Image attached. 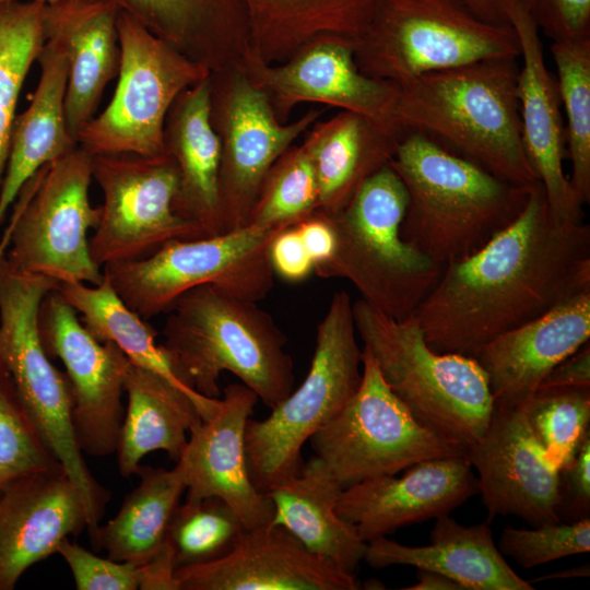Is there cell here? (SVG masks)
<instances>
[{"label":"cell","instance_id":"6da1fadb","mask_svg":"<svg viewBox=\"0 0 590 590\" xmlns=\"http://www.w3.org/2000/svg\"><path fill=\"white\" fill-rule=\"evenodd\" d=\"M590 290V226L556 224L540 182L508 226L445 266L413 317L439 353L473 357L497 335Z\"/></svg>","mask_w":590,"mask_h":590},{"label":"cell","instance_id":"7a4b0ae2","mask_svg":"<svg viewBox=\"0 0 590 590\" xmlns=\"http://www.w3.org/2000/svg\"><path fill=\"white\" fill-rule=\"evenodd\" d=\"M518 58L486 59L428 72L398 85L394 117L493 175L540 182L521 139Z\"/></svg>","mask_w":590,"mask_h":590},{"label":"cell","instance_id":"3957f363","mask_svg":"<svg viewBox=\"0 0 590 590\" xmlns=\"http://www.w3.org/2000/svg\"><path fill=\"white\" fill-rule=\"evenodd\" d=\"M389 165L408 194L402 238L445 268L517 219L531 187L506 181L420 131H405Z\"/></svg>","mask_w":590,"mask_h":590},{"label":"cell","instance_id":"277c9868","mask_svg":"<svg viewBox=\"0 0 590 590\" xmlns=\"http://www.w3.org/2000/svg\"><path fill=\"white\" fill-rule=\"evenodd\" d=\"M257 304L208 284L176 299L166 312L163 345L185 386L220 398V378L228 371L271 409L293 391L287 338Z\"/></svg>","mask_w":590,"mask_h":590},{"label":"cell","instance_id":"5b68a950","mask_svg":"<svg viewBox=\"0 0 590 590\" xmlns=\"http://www.w3.org/2000/svg\"><path fill=\"white\" fill-rule=\"evenodd\" d=\"M405 187L388 164L370 176L337 214L326 215L335 234L332 258L314 272L350 281L361 299L394 318L412 317L444 268L401 236Z\"/></svg>","mask_w":590,"mask_h":590},{"label":"cell","instance_id":"8992f818","mask_svg":"<svg viewBox=\"0 0 590 590\" xmlns=\"http://www.w3.org/2000/svg\"><path fill=\"white\" fill-rule=\"evenodd\" d=\"M353 316L363 347L420 423L465 449L480 439L494 402L475 358L433 350L413 316L394 319L361 298Z\"/></svg>","mask_w":590,"mask_h":590},{"label":"cell","instance_id":"52a82bcc","mask_svg":"<svg viewBox=\"0 0 590 590\" xmlns=\"http://www.w3.org/2000/svg\"><path fill=\"white\" fill-rule=\"evenodd\" d=\"M58 282L0 261V362L47 448L78 488L86 511L91 543L110 492L90 472L72 425V394L64 373L46 353L37 317L43 298Z\"/></svg>","mask_w":590,"mask_h":590},{"label":"cell","instance_id":"ba28073f","mask_svg":"<svg viewBox=\"0 0 590 590\" xmlns=\"http://www.w3.org/2000/svg\"><path fill=\"white\" fill-rule=\"evenodd\" d=\"M353 303L335 292L316 333L306 378L272 408L264 420L249 418L245 441L251 482L261 493L296 475L302 448L356 392L362 380V350L356 341Z\"/></svg>","mask_w":590,"mask_h":590},{"label":"cell","instance_id":"9c48e42d","mask_svg":"<svg viewBox=\"0 0 590 590\" xmlns=\"http://www.w3.org/2000/svg\"><path fill=\"white\" fill-rule=\"evenodd\" d=\"M354 57L364 74L399 85L471 62L519 58L520 46L511 25L489 23L461 0H377Z\"/></svg>","mask_w":590,"mask_h":590},{"label":"cell","instance_id":"30bf717a","mask_svg":"<svg viewBox=\"0 0 590 590\" xmlns=\"http://www.w3.org/2000/svg\"><path fill=\"white\" fill-rule=\"evenodd\" d=\"M279 228L251 224L196 239H177L146 258L103 267L123 303L144 320L166 314L184 293L213 285L260 302L272 291L269 249Z\"/></svg>","mask_w":590,"mask_h":590},{"label":"cell","instance_id":"8fae6325","mask_svg":"<svg viewBox=\"0 0 590 590\" xmlns=\"http://www.w3.org/2000/svg\"><path fill=\"white\" fill-rule=\"evenodd\" d=\"M92 180V155L79 145L43 166L11 208L8 263L59 284L101 283L103 269L91 256L88 238L99 219V206L90 201Z\"/></svg>","mask_w":590,"mask_h":590},{"label":"cell","instance_id":"7c38bea8","mask_svg":"<svg viewBox=\"0 0 590 590\" xmlns=\"http://www.w3.org/2000/svg\"><path fill=\"white\" fill-rule=\"evenodd\" d=\"M308 441L342 488L396 475L424 460L467 455L463 446L413 416L390 390L365 347L358 389Z\"/></svg>","mask_w":590,"mask_h":590},{"label":"cell","instance_id":"4fadbf2b","mask_svg":"<svg viewBox=\"0 0 590 590\" xmlns=\"http://www.w3.org/2000/svg\"><path fill=\"white\" fill-rule=\"evenodd\" d=\"M117 31L120 67L114 95L80 130L78 145L91 155H164V127L173 103L211 71L122 11Z\"/></svg>","mask_w":590,"mask_h":590},{"label":"cell","instance_id":"5bb4252c","mask_svg":"<svg viewBox=\"0 0 590 590\" xmlns=\"http://www.w3.org/2000/svg\"><path fill=\"white\" fill-rule=\"evenodd\" d=\"M92 176L103 203L90 250L102 269L146 258L172 240L205 237L174 210L178 174L167 154L92 155Z\"/></svg>","mask_w":590,"mask_h":590},{"label":"cell","instance_id":"9a60e30c","mask_svg":"<svg viewBox=\"0 0 590 590\" xmlns=\"http://www.w3.org/2000/svg\"><path fill=\"white\" fill-rule=\"evenodd\" d=\"M321 115L283 123L267 94L241 70L211 73V119L222 141L221 233L246 226L266 176Z\"/></svg>","mask_w":590,"mask_h":590},{"label":"cell","instance_id":"2e32d148","mask_svg":"<svg viewBox=\"0 0 590 590\" xmlns=\"http://www.w3.org/2000/svg\"><path fill=\"white\" fill-rule=\"evenodd\" d=\"M37 324L46 353L66 369L81 451L94 457L115 453L125 416L129 358L114 343L97 340L57 288L43 298Z\"/></svg>","mask_w":590,"mask_h":590},{"label":"cell","instance_id":"e0dca14e","mask_svg":"<svg viewBox=\"0 0 590 590\" xmlns=\"http://www.w3.org/2000/svg\"><path fill=\"white\" fill-rule=\"evenodd\" d=\"M238 69L267 94L281 121L293 106L315 102L357 114L398 140L404 134L394 117L398 85L364 74L351 45L316 43L280 64L249 52Z\"/></svg>","mask_w":590,"mask_h":590},{"label":"cell","instance_id":"ac0fdd59","mask_svg":"<svg viewBox=\"0 0 590 590\" xmlns=\"http://www.w3.org/2000/svg\"><path fill=\"white\" fill-rule=\"evenodd\" d=\"M477 472L487 522L516 516L533 527L559 522L558 471L545 456L522 405L494 406L483 435L467 449Z\"/></svg>","mask_w":590,"mask_h":590},{"label":"cell","instance_id":"d6986e66","mask_svg":"<svg viewBox=\"0 0 590 590\" xmlns=\"http://www.w3.org/2000/svg\"><path fill=\"white\" fill-rule=\"evenodd\" d=\"M258 400L245 385H228L215 413L190 430L177 461L185 474L186 500L219 497L247 529L268 524L274 516L271 498L255 487L247 465L245 432Z\"/></svg>","mask_w":590,"mask_h":590},{"label":"cell","instance_id":"ffe728a7","mask_svg":"<svg viewBox=\"0 0 590 590\" xmlns=\"http://www.w3.org/2000/svg\"><path fill=\"white\" fill-rule=\"evenodd\" d=\"M179 590H356V575L310 552L287 529H245L224 557L175 570Z\"/></svg>","mask_w":590,"mask_h":590},{"label":"cell","instance_id":"44dd1931","mask_svg":"<svg viewBox=\"0 0 590 590\" xmlns=\"http://www.w3.org/2000/svg\"><path fill=\"white\" fill-rule=\"evenodd\" d=\"M400 477L382 475L343 488L335 506L368 541L397 529L449 515L479 493L465 456L424 460Z\"/></svg>","mask_w":590,"mask_h":590},{"label":"cell","instance_id":"7402d4cb","mask_svg":"<svg viewBox=\"0 0 590 590\" xmlns=\"http://www.w3.org/2000/svg\"><path fill=\"white\" fill-rule=\"evenodd\" d=\"M510 25L522 58L518 97L526 154L543 187L553 221L565 226L580 224L583 204L563 167L566 131L556 78L546 67L539 30L518 2Z\"/></svg>","mask_w":590,"mask_h":590},{"label":"cell","instance_id":"603a6c76","mask_svg":"<svg viewBox=\"0 0 590 590\" xmlns=\"http://www.w3.org/2000/svg\"><path fill=\"white\" fill-rule=\"evenodd\" d=\"M590 338V290L504 332L477 350L494 406L528 402L545 376Z\"/></svg>","mask_w":590,"mask_h":590},{"label":"cell","instance_id":"cb8c5ba5","mask_svg":"<svg viewBox=\"0 0 590 590\" xmlns=\"http://www.w3.org/2000/svg\"><path fill=\"white\" fill-rule=\"evenodd\" d=\"M87 528L82 497L62 465L27 475L0 498V590Z\"/></svg>","mask_w":590,"mask_h":590},{"label":"cell","instance_id":"d4e9b609","mask_svg":"<svg viewBox=\"0 0 590 590\" xmlns=\"http://www.w3.org/2000/svg\"><path fill=\"white\" fill-rule=\"evenodd\" d=\"M119 11L111 0H62L45 5V37L58 40L67 56L64 114L75 142L95 116L107 84L118 75Z\"/></svg>","mask_w":590,"mask_h":590},{"label":"cell","instance_id":"484cf974","mask_svg":"<svg viewBox=\"0 0 590 590\" xmlns=\"http://www.w3.org/2000/svg\"><path fill=\"white\" fill-rule=\"evenodd\" d=\"M164 145L178 174L175 212L204 236L220 234L222 141L211 119V75L175 99L165 121Z\"/></svg>","mask_w":590,"mask_h":590},{"label":"cell","instance_id":"4316f807","mask_svg":"<svg viewBox=\"0 0 590 590\" xmlns=\"http://www.w3.org/2000/svg\"><path fill=\"white\" fill-rule=\"evenodd\" d=\"M430 543L408 546L387 536L367 542L364 560L374 569L409 565L445 575L464 590H532L496 546L488 523L464 526L449 515L435 519Z\"/></svg>","mask_w":590,"mask_h":590},{"label":"cell","instance_id":"83f0119b","mask_svg":"<svg viewBox=\"0 0 590 590\" xmlns=\"http://www.w3.org/2000/svg\"><path fill=\"white\" fill-rule=\"evenodd\" d=\"M118 9L211 73L238 68L250 51L239 0H111Z\"/></svg>","mask_w":590,"mask_h":590},{"label":"cell","instance_id":"f1b7e54d","mask_svg":"<svg viewBox=\"0 0 590 590\" xmlns=\"http://www.w3.org/2000/svg\"><path fill=\"white\" fill-rule=\"evenodd\" d=\"M250 51L267 64H280L304 48L335 42L354 48L377 0H239Z\"/></svg>","mask_w":590,"mask_h":590},{"label":"cell","instance_id":"f546056e","mask_svg":"<svg viewBox=\"0 0 590 590\" xmlns=\"http://www.w3.org/2000/svg\"><path fill=\"white\" fill-rule=\"evenodd\" d=\"M40 74L27 108L15 117L8 163L0 186V229L24 185L45 165L78 146L64 114L68 61L56 39L38 56Z\"/></svg>","mask_w":590,"mask_h":590},{"label":"cell","instance_id":"4dcf8cb0","mask_svg":"<svg viewBox=\"0 0 590 590\" xmlns=\"http://www.w3.org/2000/svg\"><path fill=\"white\" fill-rule=\"evenodd\" d=\"M342 489L327 464L314 456L267 494L274 506L272 523L287 529L310 552L356 575L367 543L335 510Z\"/></svg>","mask_w":590,"mask_h":590},{"label":"cell","instance_id":"1f68e13d","mask_svg":"<svg viewBox=\"0 0 590 590\" xmlns=\"http://www.w3.org/2000/svg\"><path fill=\"white\" fill-rule=\"evenodd\" d=\"M125 392L128 404L116 448L119 473L135 474L140 461L155 450L178 461L190 430L201 421L196 401L164 377L130 362Z\"/></svg>","mask_w":590,"mask_h":590},{"label":"cell","instance_id":"d6a6232c","mask_svg":"<svg viewBox=\"0 0 590 590\" xmlns=\"http://www.w3.org/2000/svg\"><path fill=\"white\" fill-rule=\"evenodd\" d=\"M318 127L304 145L318 182L317 212L334 215L370 176L390 163L400 140L347 110Z\"/></svg>","mask_w":590,"mask_h":590},{"label":"cell","instance_id":"836d02e7","mask_svg":"<svg viewBox=\"0 0 590 590\" xmlns=\"http://www.w3.org/2000/svg\"><path fill=\"white\" fill-rule=\"evenodd\" d=\"M57 290L97 340L114 343L132 364L186 391L196 401L202 420L215 413L220 398L201 396L180 381L166 349L156 343L155 330L123 303L105 275L96 285L60 283Z\"/></svg>","mask_w":590,"mask_h":590},{"label":"cell","instance_id":"e575fe53","mask_svg":"<svg viewBox=\"0 0 590 590\" xmlns=\"http://www.w3.org/2000/svg\"><path fill=\"white\" fill-rule=\"evenodd\" d=\"M140 482L125 498L117 515L99 526L92 545L107 557L142 566L165 546L167 531L186 492L181 465L172 470L140 464Z\"/></svg>","mask_w":590,"mask_h":590},{"label":"cell","instance_id":"d590c367","mask_svg":"<svg viewBox=\"0 0 590 590\" xmlns=\"http://www.w3.org/2000/svg\"><path fill=\"white\" fill-rule=\"evenodd\" d=\"M37 0L0 3V186L4 176L19 97L46 42Z\"/></svg>","mask_w":590,"mask_h":590},{"label":"cell","instance_id":"8d00e7d4","mask_svg":"<svg viewBox=\"0 0 590 590\" xmlns=\"http://www.w3.org/2000/svg\"><path fill=\"white\" fill-rule=\"evenodd\" d=\"M560 105L567 125L566 151L571 187L582 204L590 201V38L553 42Z\"/></svg>","mask_w":590,"mask_h":590},{"label":"cell","instance_id":"74e56055","mask_svg":"<svg viewBox=\"0 0 590 590\" xmlns=\"http://www.w3.org/2000/svg\"><path fill=\"white\" fill-rule=\"evenodd\" d=\"M246 527L219 497L185 500L170 520L166 543L175 569L217 560L227 555Z\"/></svg>","mask_w":590,"mask_h":590},{"label":"cell","instance_id":"f35d334b","mask_svg":"<svg viewBox=\"0 0 590 590\" xmlns=\"http://www.w3.org/2000/svg\"><path fill=\"white\" fill-rule=\"evenodd\" d=\"M319 206L318 182L305 145L286 151L260 188L248 224L284 229L312 215Z\"/></svg>","mask_w":590,"mask_h":590},{"label":"cell","instance_id":"ab89813d","mask_svg":"<svg viewBox=\"0 0 590 590\" xmlns=\"http://www.w3.org/2000/svg\"><path fill=\"white\" fill-rule=\"evenodd\" d=\"M522 406L546 458L560 469L590 430V389H539Z\"/></svg>","mask_w":590,"mask_h":590},{"label":"cell","instance_id":"60d3db41","mask_svg":"<svg viewBox=\"0 0 590 590\" xmlns=\"http://www.w3.org/2000/svg\"><path fill=\"white\" fill-rule=\"evenodd\" d=\"M59 465L0 362V498L21 479Z\"/></svg>","mask_w":590,"mask_h":590},{"label":"cell","instance_id":"b9f144b4","mask_svg":"<svg viewBox=\"0 0 590 590\" xmlns=\"http://www.w3.org/2000/svg\"><path fill=\"white\" fill-rule=\"evenodd\" d=\"M503 555L532 568L590 551V518L576 522L546 523L534 529L506 527L498 541Z\"/></svg>","mask_w":590,"mask_h":590},{"label":"cell","instance_id":"7bdbcfd3","mask_svg":"<svg viewBox=\"0 0 590 590\" xmlns=\"http://www.w3.org/2000/svg\"><path fill=\"white\" fill-rule=\"evenodd\" d=\"M57 553L69 566L78 590L140 589L141 566L137 564L99 557L68 538Z\"/></svg>","mask_w":590,"mask_h":590},{"label":"cell","instance_id":"ee69618b","mask_svg":"<svg viewBox=\"0 0 590 590\" xmlns=\"http://www.w3.org/2000/svg\"><path fill=\"white\" fill-rule=\"evenodd\" d=\"M553 42L590 38V0H517Z\"/></svg>","mask_w":590,"mask_h":590},{"label":"cell","instance_id":"f6af8a7d","mask_svg":"<svg viewBox=\"0 0 590 590\" xmlns=\"http://www.w3.org/2000/svg\"><path fill=\"white\" fill-rule=\"evenodd\" d=\"M557 516L563 522L590 518V430L558 471Z\"/></svg>","mask_w":590,"mask_h":590},{"label":"cell","instance_id":"bcb514c9","mask_svg":"<svg viewBox=\"0 0 590 590\" xmlns=\"http://www.w3.org/2000/svg\"><path fill=\"white\" fill-rule=\"evenodd\" d=\"M269 257L274 273L290 282L307 279L315 269L295 226L284 228L275 235L270 245Z\"/></svg>","mask_w":590,"mask_h":590},{"label":"cell","instance_id":"7dc6e473","mask_svg":"<svg viewBox=\"0 0 590 590\" xmlns=\"http://www.w3.org/2000/svg\"><path fill=\"white\" fill-rule=\"evenodd\" d=\"M539 389H590L589 342L558 363L545 376Z\"/></svg>","mask_w":590,"mask_h":590},{"label":"cell","instance_id":"c3c4849f","mask_svg":"<svg viewBox=\"0 0 590 590\" xmlns=\"http://www.w3.org/2000/svg\"><path fill=\"white\" fill-rule=\"evenodd\" d=\"M315 267L329 261L335 250V234L329 219L315 212L295 225Z\"/></svg>","mask_w":590,"mask_h":590},{"label":"cell","instance_id":"681fc988","mask_svg":"<svg viewBox=\"0 0 590 590\" xmlns=\"http://www.w3.org/2000/svg\"><path fill=\"white\" fill-rule=\"evenodd\" d=\"M170 551L166 546L150 562L141 566L142 590H179Z\"/></svg>","mask_w":590,"mask_h":590},{"label":"cell","instance_id":"f907efd6","mask_svg":"<svg viewBox=\"0 0 590 590\" xmlns=\"http://www.w3.org/2000/svg\"><path fill=\"white\" fill-rule=\"evenodd\" d=\"M481 19L500 25H510L517 0H461Z\"/></svg>","mask_w":590,"mask_h":590},{"label":"cell","instance_id":"816d5d0a","mask_svg":"<svg viewBox=\"0 0 590 590\" xmlns=\"http://www.w3.org/2000/svg\"><path fill=\"white\" fill-rule=\"evenodd\" d=\"M405 590H464V588L451 578L432 570L420 569L417 582Z\"/></svg>","mask_w":590,"mask_h":590},{"label":"cell","instance_id":"f5cc1de1","mask_svg":"<svg viewBox=\"0 0 590 590\" xmlns=\"http://www.w3.org/2000/svg\"><path fill=\"white\" fill-rule=\"evenodd\" d=\"M590 575V566L589 564H583L581 566L566 568L563 570H557L554 573H550L547 575L540 576L538 578H534L529 583L533 585L539 581L543 580H550V579H565V578H573V577H589Z\"/></svg>","mask_w":590,"mask_h":590},{"label":"cell","instance_id":"db71d44e","mask_svg":"<svg viewBox=\"0 0 590 590\" xmlns=\"http://www.w3.org/2000/svg\"><path fill=\"white\" fill-rule=\"evenodd\" d=\"M14 222H15V214L12 210H10L8 219L0 233V261L4 257L5 251L8 249L11 234L14 226Z\"/></svg>","mask_w":590,"mask_h":590},{"label":"cell","instance_id":"11a10c76","mask_svg":"<svg viewBox=\"0 0 590 590\" xmlns=\"http://www.w3.org/2000/svg\"><path fill=\"white\" fill-rule=\"evenodd\" d=\"M5 1H9V0H0V3L5 2ZM37 1H42V2H44L46 4H54V3H57V2L62 1V0H37Z\"/></svg>","mask_w":590,"mask_h":590}]
</instances>
